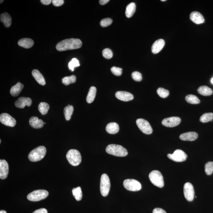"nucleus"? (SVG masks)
I'll return each mask as SVG.
<instances>
[{"label": "nucleus", "mask_w": 213, "mask_h": 213, "mask_svg": "<svg viewBox=\"0 0 213 213\" xmlns=\"http://www.w3.org/2000/svg\"><path fill=\"white\" fill-rule=\"evenodd\" d=\"M82 43L79 39H67L58 43L56 49L60 51L68 50H75L81 48Z\"/></svg>", "instance_id": "obj_1"}, {"label": "nucleus", "mask_w": 213, "mask_h": 213, "mask_svg": "<svg viewBox=\"0 0 213 213\" xmlns=\"http://www.w3.org/2000/svg\"><path fill=\"white\" fill-rule=\"evenodd\" d=\"M106 151L109 154L118 157H125L128 154L126 148L121 145L115 144L109 145L106 148Z\"/></svg>", "instance_id": "obj_2"}, {"label": "nucleus", "mask_w": 213, "mask_h": 213, "mask_svg": "<svg viewBox=\"0 0 213 213\" xmlns=\"http://www.w3.org/2000/svg\"><path fill=\"white\" fill-rule=\"evenodd\" d=\"M46 153V147L44 146H40L34 149L29 153L28 158L31 162L39 161L45 157Z\"/></svg>", "instance_id": "obj_3"}, {"label": "nucleus", "mask_w": 213, "mask_h": 213, "mask_svg": "<svg viewBox=\"0 0 213 213\" xmlns=\"http://www.w3.org/2000/svg\"><path fill=\"white\" fill-rule=\"evenodd\" d=\"M66 156L68 162L72 166H77L81 163V155L77 150H70L67 153Z\"/></svg>", "instance_id": "obj_4"}, {"label": "nucleus", "mask_w": 213, "mask_h": 213, "mask_svg": "<svg viewBox=\"0 0 213 213\" xmlns=\"http://www.w3.org/2000/svg\"><path fill=\"white\" fill-rule=\"evenodd\" d=\"M149 178L151 182L154 185L162 188L164 185L163 176L159 171H152L149 175Z\"/></svg>", "instance_id": "obj_5"}, {"label": "nucleus", "mask_w": 213, "mask_h": 213, "mask_svg": "<svg viewBox=\"0 0 213 213\" xmlns=\"http://www.w3.org/2000/svg\"><path fill=\"white\" fill-rule=\"evenodd\" d=\"M49 193L47 191L44 190H37L30 193L28 195L27 198L31 201L37 202L46 199Z\"/></svg>", "instance_id": "obj_6"}, {"label": "nucleus", "mask_w": 213, "mask_h": 213, "mask_svg": "<svg viewBox=\"0 0 213 213\" xmlns=\"http://www.w3.org/2000/svg\"><path fill=\"white\" fill-rule=\"evenodd\" d=\"M100 189L101 194L104 196H108L109 193L111 184L109 177L106 174H104L101 177Z\"/></svg>", "instance_id": "obj_7"}, {"label": "nucleus", "mask_w": 213, "mask_h": 213, "mask_svg": "<svg viewBox=\"0 0 213 213\" xmlns=\"http://www.w3.org/2000/svg\"><path fill=\"white\" fill-rule=\"evenodd\" d=\"M123 185L126 190L132 191H138L141 190L142 187L139 182L132 179L125 180L123 181Z\"/></svg>", "instance_id": "obj_8"}, {"label": "nucleus", "mask_w": 213, "mask_h": 213, "mask_svg": "<svg viewBox=\"0 0 213 213\" xmlns=\"http://www.w3.org/2000/svg\"><path fill=\"white\" fill-rule=\"evenodd\" d=\"M136 123L139 129L146 134L149 135L153 132L151 125L147 120L143 119H138Z\"/></svg>", "instance_id": "obj_9"}, {"label": "nucleus", "mask_w": 213, "mask_h": 213, "mask_svg": "<svg viewBox=\"0 0 213 213\" xmlns=\"http://www.w3.org/2000/svg\"><path fill=\"white\" fill-rule=\"evenodd\" d=\"M167 157L173 161L180 162L186 161L187 159V155L182 150L177 149L172 154H168Z\"/></svg>", "instance_id": "obj_10"}, {"label": "nucleus", "mask_w": 213, "mask_h": 213, "mask_svg": "<svg viewBox=\"0 0 213 213\" xmlns=\"http://www.w3.org/2000/svg\"><path fill=\"white\" fill-rule=\"evenodd\" d=\"M185 197L188 201H192L194 199L195 192L193 186L190 182L186 183L184 186Z\"/></svg>", "instance_id": "obj_11"}, {"label": "nucleus", "mask_w": 213, "mask_h": 213, "mask_svg": "<svg viewBox=\"0 0 213 213\" xmlns=\"http://www.w3.org/2000/svg\"><path fill=\"white\" fill-rule=\"evenodd\" d=\"M0 121L3 124L10 127H14L16 126V121L15 119L8 114L3 113L0 116Z\"/></svg>", "instance_id": "obj_12"}, {"label": "nucleus", "mask_w": 213, "mask_h": 213, "mask_svg": "<svg viewBox=\"0 0 213 213\" xmlns=\"http://www.w3.org/2000/svg\"><path fill=\"white\" fill-rule=\"evenodd\" d=\"M181 122V119L178 117H171L164 119L162 124L166 127H174L178 126Z\"/></svg>", "instance_id": "obj_13"}, {"label": "nucleus", "mask_w": 213, "mask_h": 213, "mask_svg": "<svg viewBox=\"0 0 213 213\" xmlns=\"http://www.w3.org/2000/svg\"><path fill=\"white\" fill-rule=\"evenodd\" d=\"M8 163L5 160H0V178L5 179L8 176Z\"/></svg>", "instance_id": "obj_14"}, {"label": "nucleus", "mask_w": 213, "mask_h": 213, "mask_svg": "<svg viewBox=\"0 0 213 213\" xmlns=\"http://www.w3.org/2000/svg\"><path fill=\"white\" fill-rule=\"evenodd\" d=\"M32 100L29 98L20 97L15 103V105L17 108L23 109L26 106L30 107L32 104Z\"/></svg>", "instance_id": "obj_15"}, {"label": "nucleus", "mask_w": 213, "mask_h": 213, "mask_svg": "<svg viewBox=\"0 0 213 213\" xmlns=\"http://www.w3.org/2000/svg\"><path fill=\"white\" fill-rule=\"evenodd\" d=\"M117 99L124 102H128L133 99V96L132 94L126 91H118L115 94Z\"/></svg>", "instance_id": "obj_16"}, {"label": "nucleus", "mask_w": 213, "mask_h": 213, "mask_svg": "<svg viewBox=\"0 0 213 213\" xmlns=\"http://www.w3.org/2000/svg\"><path fill=\"white\" fill-rule=\"evenodd\" d=\"M165 44V41L159 39L155 41L152 47V51L154 54H157L162 50Z\"/></svg>", "instance_id": "obj_17"}, {"label": "nucleus", "mask_w": 213, "mask_h": 213, "mask_svg": "<svg viewBox=\"0 0 213 213\" xmlns=\"http://www.w3.org/2000/svg\"><path fill=\"white\" fill-rule=\"evenodd\" d=\"M190 19L192 22L196 24L203 23L205 22V19L203 16L198 12H192L190 14Z\"/></svg>", "instance_id": "obj_18"}, {"label": "nucleus", "mask_w": 213, "mask_h": 213, "mask_svg": "<svg viewBox=\"0 0 213 213\" xmlns=\"http://www.w3.org/2000/svg\"><path fill=\"white\" fill-rule=\"evenodd\" d=\"M198 138V134L196 132H188L182 134L180 136V139L182 140L186 141H193Z\"/></svg>", "instance_id": "obj_19"}, {"label": "nucleus", "mask_w": 213, "mask_h": 213, "mask_svg": "<svg viewBox=\"0 0 213 213\" xmlns=\"http://www.w3.org/2000/svg\"><path fill=\"white\" fill-rule=\"evenodd\" d=\"M29 122L31 127L36 129L41 128L44 126V123L42 120L36 117H31L30 119Z\"/></svg>", "instance_id": "obj_20"}, {"label": "nucleus", "mask_w": 213, "mask_h": 213, "mask_svg": "<svg viewBox=\"0 0 213 213\" xmlns=\"http://www.w3.org/2000/svg\"><path fill=\"white\" fill-rule=\"evenodd\" d=\"M32 73L33 76L39 84L41 85H46V81L44 77L38 70H33Z\"/></svg>", "instance_id": "obj_21"}, {"label": "nucleus", "mask_w": 213, "mask_h": 213, "mask_svg": "<svg viewBox=\"0 0 213 213\" xmlns=\"http://www.w3.org/2000/svg\"><path fill=\"white\" fill-rule=\"evenodd\" d=\"M19 46L26 49H29L32 47L34 42L30 38H24L19 40L18 42Z\"/></svg>", "instance_id": "obj_22"}, {"label": "nucleus", "mask_w": 213, "mask_h": 213, "mask_svg": "<svg viewBox=\"0 0 213 213\" xmlns=\"http://www.w3.org/2000/svg\"><path fill=\"white\" fill-rule=\"evenodd\" d=\"M24 87V85L22 83H17L15 85L13 86L10 89V94L14 97H16L19 95L22 92Z\"/></svg>", "instance_id": "obj_23"}, {"label": "nucleus", "mask_w": 213, "mask_h": 213, "mask_svg": "<svg viewBox=\"0 0 213 213\" xmlns=\"http://www.w3.org/2000/svg\"><path fill=\"white\" fill-rule=\"evenodd\" d=\"M0 19H1V22L3 23L5 27H9L11 26L12 17L8 13L5 12L1 14Z\"/></svg>", "instance_id": "obj_24"}, {"label": "nucleus", "mask_w": 213, "mask_h": 213, "mask_svg": "<svg viewBox=\"0 0 213 213\" xmlns=\"http://www.w3.org/2000/svg\"><path fill=\"white\" fill-rule=\"evenodd\" d=\"M106 130L107 132L111 134H114L119 132V127L117 123H108L106 127Z\"/></svg>", "instance_id": "obj_25"}, {"label": "nucleus", "mask_w": 213, "mask_h": 213, "mask_svg": "<svg viewBox=\"0 0 213 213\" xmlns=\"http://www.w3.org/2000/svg\"><path fill=\"white\" fill-rule=\"evenodd\" d=\"M96 88L94 86H92L90 88L87 97H86V102L88 103H92L94 101L96 96Z\"/></svg>", "instance_id": "obj_26"}, {"label": "nucleus", "mask_w": 213, "mask_h": 213, "mask_svg": "<svg viewBox=\"0 0 213 213\" xmlns=\"http://www.w3.org/2000/svg\"><path fill=\"white\" fill-rule=\"evenodd\" d=\"M198 93L204 96H209L213 94L212 89L206 86H200L197 89Z\"/></svg>", "instance_id": "obj_27"}, {"label": "nucleus", "mask_w": 213, "mask_h": 213, "mask_svg": "<svg viewBox=\"0 0 213 213\" xmlns=\"http://www.w3.org/2000/svg\"><path fill=\"white\" fill-rule=\"evenodd\" d=\"M136 10V5L135 3L132 2L128 5L126 10V15L128 18L132 17L134 14Z\"/></svg>", "instance_id": "obj_28"}, {"label": "nucleus", "mask_w": 213, "mask_h": 213, "mask_svg": "<svg viewBox=\"0 0 213 213\" xmlns=\"http://www.w3.org/2000/svg\"><path fill=\"white\" fill-rule=\"evenodd\" d=\"M74 111V107L72 105H68L64 109V114L66 120H70L71 115Z\"/></svg>", "instance_id": "obj_29"}, {"label": "nucleus", "mask_w": 213, "mask_h": 213, "mask_svg": "<svg viewBox=\"0 0 213 213\" xmlns=\"http://www.w3.org/2000/svg\"><path fill=\"white\" fill-rule=\"evenodd\" d=\"M49 109L50 105L46 102H41L38 105L39 111L42 115H46L47 114Z\"/></svg>", "instance_id": "obj_30"}, {"label": "nucleus", "mask_w": 213, "mask_h": 213, "mask_svg": "<svg viewBox=\"0 0 213 213\" xmlns=\"http://www.w3.org/2000/svg\"><path fill=\"white\" fill-rule=\"evenodd\" d=\"M72 192L73 196H74L77 201L81 200L82 199L83 194L81 187H78L76 188L73 189Z\"/></svg>", "instance_id": "obj_31"}, {"label": "nucleus", "mask_w": 213, "mask_h": 213, "mask_svg": "<svg viewBox=\"0 0 213 213\" xmlns=\"http://www.w3.org/2000/svg\"><path fill=\"white\" fill-rule=\"evenodd\" d=\"M186 102L189 104H199L200 102V101L199 98L194 95L189 94L186 96L185 98Z\"/></svg>", "instance_id": "obj_32"}, {"label": "nucleus", "mask_w": 213, "mask_h": 213, "mask_svg": "<svg viewBox=\"0 0 213 213\" xmlns=\"http://www.w3.org/2000/svg\"><path fill=\"white\" fill-rule=\"evenodd\" d=\"M213 120V113H208L202 114L200 118V121L202 123H206Z\"/></svg>", "instance_id": "obj_33"}, {"label": "nucleus", "mask_w": 213, "mask_h": 213, "mask_svg": "<svg viewBox=\"0 0 213 213\" xmlns=\"http://www.w3.org/2000/svg\"><path fill=\"white\" fill-rule=\"evenodd\" d=\"M76 80L75 76L72 75L70 76H67L62 79V82L65 85H68L71 83H75Z\"/></svg>", "instance_id": "obj_34"}, {"label": "nucleus", "mask_w": 213, "mask_h": 213, "mask_svg": "<svg viewBox=\"0 0 213 213\" xmlns=\"http://www.w3.org/2000/svg\"><path fill=\"white\" fill-rule=\"evenodd\" d=\"M157 94L162 98H166L167 97L169 94V90H166L163 88H159L157 90Z\"/></svg>", "instance_id": "obj_35"}, {"label": "nucleus", "mask_w": 213, "mask_h": 213, "mask_svg": "<svg viewBox=\"0 0 213 213\" xmlns=\"http://www.w3.org/2000/svg\"><path fill=\"white\" fill-rule=\"evenodd\" d=\"M80 65L79 61L76 58H73L68 63V67L72 71H74V68Z\"/></svg>", "instance_id": "obj_36"}, {"label": "nucleus", "mask_w": 213, "mask_h": 213, "mask_svg": "<svg viewBox=\"0 0 213 213\" xmlns=\"http://www.w3.org/2000/svg\"><path fill=\"white\" fill-rule=\"evenodd\" d=\"M205 172L208 175H211L213 172V162H207L205 165Z\"/></svg>", "instance_id": "obj_37"}, {"label": "nucleus", "mask_w": 213, "mask_h": 213, "mask_svg": "<svg viewBox=\"0 0 213 213\" xmlns=\"http://www.w3.org/2000/svg\"><path fill=\"white\" fill-rule=\"evenodd\" d=\"M102 55L104 57L107 59H111L113 56V52L109 48L104 49L102 51Z\"/></svg>", "instance_id": "obj_38"}, {"label": "nucleus", "mask_w": 213, "mask_h": 213, "mask_svg": "<svg viewBox=\"0 0 213 213\" xmlns=\"http://www.w3.org/2000/svg\"><path fill=\"white\" fill-rule=\"evenodd\" d=\"M113 20L111 18H105L101 20L100 22V25L102 27H107L109 26L112 23Z\"/></svg>", "instance_id": "obj_39"}, {"label": "nucleus", "mask_w": 213, "mask_h": 213, "mask_svg": "<svg viewBox=\"0 0 213 213\" xmlns=\"http://www.w3.org/2000/svg\"><path fill=\"white\" fill-rule=\"evenodd\" d=\"M132 76L133 80L135 81H141L142 80V75L138 71L133 72Z\"/></svg>", "instance_id": "obj_40"}, {"label": "nucleus", "mask_w": 213, "mask_h": 213, "mask_svg": "<svg viewBox=\"0 0 213 213\" xmlns=\"http://www.w3.org/2000/svg\"><path fill=\"white\" fill-rule=\"evenodd\" d=\"M111 71L113 74L116 76H120L122 74V69L121 68L116 67L114 66L111 68Z\"/></svg>", "instance_id": "obj_41"}, {"label": "nucleus", "mask_w": 213, "mask_h": 213, "mask_svg": "<svg viewBox=\"0 0 213 213\" xmlns=\"http://www.w3.org/2000/svg\"><path fill=\"white\" fill-rule=\"evenodd\" d=\"M52 2L53 5L56 7H60L63 5L64 3L63 0H53Z\"/></svg>", "instance_id": "obj_42"}, {"label": "nucleus", "mask_w": 213, "mask_h": 213, "mask_svg": "<svg viewBox=\"0 0 213 213\" xmlns=\"http://www.w3.org/2000/svg\"><path fill=\"white\" fill-rule=\"evenodd\" d=\"M153 213H167L164 210L161 208H155L153 210Z\"/></svg>", "instance_id": "obj_43"}, {"label": "nucleus", "mask_w": 213, "mask_h": 213, "mask_svg": "<svg viewBox=\"0 0 213 213\" xmlns=\"http://www.w3.org/2000/svg\"><path fill=\"white\" fill-rule=\"evenodd\" d=\"M32 213H47V211L45 208H41L36 210Z\"/></svg>", "instance_id": "obj_44"}, {"label": "nucleus", "mask_w": 213, "mask_h": 213, "mask_svg": "<svg viewBox=\"0 0 213 213\" xmlns=\"http://www.w3.org/2000/svg\"><path fill=\"white\" fill-rule=\"evenodd\" d=\"M41 1L44 5H49L52 2L51 0H41Z\"/></svg>", "instance_id": "obj_45"}, {"label": "nucleus", "mask_w": 213, "mask_h": 213, "mask_svg": "<svg viewBox=\"0 0 213 213\" xmlns=\"http://www.w3.org/2000/svg\"><path fill=\"white\" fill-rule=\"evenodd\" d=\"M109 1V0H100V1H99V2L101 5H104L106 4L107 3H108Z\"/></svg>", "instance_id": "obj_46"}, {"label": "nucleus", "mask_w": 213, "mask_h": 213, "mask_svg": "<svg viewBox=\"0 0 213 213\" xmlns=\"http://www.w3.org/2000/svg\"><path fill=\"white\" fill-rule=\"evenodd\" d=\"M0 213H7L5 211H0Z\"/></svg>", "instance_id": "obj_47"}, {"label": "nucleus", "mask_w": 213, "mask_h": 213, "mask_svg": "<svg viewBox=\"0 0 213 213\" xmlns=\"http://www.w3.org/2000/svg\"><path fill=\"white\" fill-rule=\"evenodd\" d=\"M211 83H212V84H213V77L211 79Z\"/></svg>", "instance_id": "obj_48"}, {"label": "nucleus", "mask_w": 213, "mask_h": 213, "mask_svg": "<svg viewBox=\"0 0 213 213\" xmlns=\"http://www.w3.org/2000/svg\"><path fill=\"white\" fill-rule=\"evenodd\" d=\"M3 1H1V3H2L3 2Z\"/></svg>", "instance_id": "obj_49"}, {"label": "nucleus", "mask_w": 213, "mask_h": 213, "mask_svg": "<svg viewBox=\"0 0 213 213\" xmlns=\"http://www.w3.org/2000/svg\"><path fill=\"white\" fill-rule=\"evenodd\" d=\"M166 1V0H162V1H163H163Z\"/></svg>", "instance_id": "obj_50"}, {"label": "nucleus", "mask_w": 213, "mask_h": 213, "mask_svg": "<svg viewBox=\"0 0 213 213\" xmlns=\"http://www.w3.org/2000/svg\"><path fill=\"white\" fill-rule=\"evenodd\" d=\"M1 140H0V143H1Z\"/></svg>", "instance_id": "obj_51"}]
</instances>
